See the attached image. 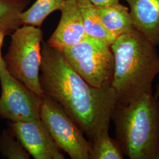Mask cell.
Wrapping results in <instances>:
<instances>
[{
    "mask_svg": "<svg viewBox=\"0 0 159 159\" xmlns=\"http://www.w3.org/2000/svg\"><path fill=\"white\" fill-rule=\"evenodd\" d=\"M42 40L39 27L24 25L12 33L10 45L3 57L10 74L40 97L44 96L39 79Z\"/></svg>",
    "mask_w": 159,
    "mask_h": 159,
    "instance_id": "obj_4",
    "label": "cell"
},
{
    "mask_svg": "<svg viewBox=\"0 0 159 159\" xmlns=\"http://www.w3.org/2000/svg\"><path fill=\"white\" fill-rule=\"evenodd\" d=\"M60 11V21L47 43L63 51L79 43L87 35L77 0H66Z\"/></svg>",
    "mask_w": 159,
    "mask_h": 159,
    "instance_id": "obj_9",
    "label": "cell"
},
{
    "mask_svg": "<svg viewBox=\"0 0 159 159\" xmlns=\"http://www.w3.org/2000/svg\"><path fill=\"white\" fill-rule=\"evenodd\" d=\"M62 52L70 66L89 84L99 88L111 86L114 59L111 46L87 35Z\"/></svg>",
    "mask_w": 159,
    "mask_h": 159,
    "instance_id": "obj_5",
    "label": "cell"
},
{
    "mask_svg": "<svg viewBox=\"0 0 159 159\" xmlns=\"http://www.w3.org/2000/svg\"><path fill=\"white\" fill-rule=\"evenodd\" d=\"M0 151L4 158L30 159V155L10 130L4 131L0 137Z\"/></svg>",
    "mask_w": 159,
    "mask_h": 159,
    "instance_id": "obj_16",
    "label": "cell"
},
{
    "mask_svg": "<svg viewBox=\"0 0 159 159\" xmlns=\"http://www.w3.org/2000/svg\"><path fill=\"white\" fill-rule=\"evenodd\" d=\"M157 93V94H159V89H158V90H157V93Z\"/></svg>",
    "mask_w": 159,
    "mask_h": 159,
    "instance_id": "obj_19",
    "label": "cell"
},
{
    "mask_svg": "<svg viewBox=\"0 0 159 159\" xmlns=\"http://www.w3.org/2000/svg\"><path fill=\"white\" fill-rule=\"evenodd\" d=\"M40 119L57 146L71 159H90L91 143L62 107L49 97H43Z\"/></svg>",
    "mask_w": 159,
    "mask_h": 159,
    "instance_id": "obj_6",
    "label": "cell"
},
{
    "mask_svg": "<svg viewBox=\"0 0 159 159\" xmlns=\"http://www.w3.org/2000/svg\"><path fill=\"white\" fill-rule=\"evenodd\" d=\"M10 130L35 159H64L61 150L41 119L11 122Z\"/></svg>",
    "mask_w": 159,
    "mask_h": 159,
    "instance_id": "obj_8",
    "label": "cell"
},
{
    "mask_svg": "<svg viewBox=\"0 0 159 159\" xmlns=\"http://www.w3.org/2000/svg\"><path fill=\"white\" fill-rule=\"evenodd\" d=\"M104 27L117 38L134 30L129 8L120 2L107 6H95Z\"/></svg>",
    "mask_w": 159,
    "mask_h": 159,
    "instance_id": "obj_11",
    "label": "cell"
},
{
    "mask_svg": "<svg viewBox=\"0 0 159 159\" xmlns=\"http://www.w3.org/2000/svg\"><path fill=\"white\" fill-rule=\"evenodd\" d=\"M30 0H0V29L11 35L24 25L21 15Z\"/></svg>",
    "mask_w": 159,
    "mask_h": 159,
    "instance_id": "obj_13",
    "label": "cell"
},
{
    "mask_svg": "<svg viewBox=\"0 0 159 159\" xmlns=\"http://www.w3.org/2000/svg\"><path fill=\"white\" fill-rule=\"evenodd\" d=\"M114 59L111 87L119 103L127 104L144 93H153L159 74L157 47L136 29L118 37L111 45Z\"/></svg>",
    "mask_w": 159,
    "mask_h": 159,
    "instance_id": "obj_2",
    "label": "cell"
},
{
    "mask_svg": "<svg viewBox=\"0 0 159 159\" xmlns=\"http://www.w3.org/2000/svg\"><path fill=\"white\" fill-rule=\"evenodd\" d=\"M6 35L5 32L2 30L0 29V61H1L3 59V58L1 56V47L3 44V41Z\"/></svg>",
    "mask_w": 159,
    "mask_h": 159,
    "instance_id": "obj_18",
    "label": "cell"
},
{
    "mask_svg": "<svg viewBox=\"0 0 159 159\" xmlns=\"http://www.w3.org/2000/svg\"><path fill=\"white\" fill-rule=\"evenodd\" d=\"M40 83L44 95L59 104L92 143L108 130L117 104L113 88L89 84L47 42L41 48Z\"/></svg>",
    "mask_w": 159,
    "mask_h": 159,
    "instance_id": "obj_1",
    "label": "cell"
},
{
    "mask_svg": "<svg viewBox=\"0 0 159 159\" xmlns=\"http://www.w3.org/2000/svg\"><path fill=\"white\" fill-rule=\"evenodd\" d=\"M144 93L127 104L117 102L112 120L116 140L130 159H159V100Z\"/></svg>",
    "mask_w": 159,
    "mask_h": 159,
    "instance_id": "obj_3",
    "label": "cell"
},
{
    "mask_svg": "<svg viewBox=\"0 0 159 159\" xmlns=\"http://www.w3.org/2000/svg\"><path fill=\"white\" fill-rule=\"evenodd\" d=\"M90 159H123V155L116 139L111 138L108 130L100 134L91 143Z\"/></svg>",
    "mask_w": 159,
    "mask_h": 159,
    "instance_id": "obj_15",
    "label": "cell"
},
{
    "mask_svg": "<svg viewBox=\"0 0 159 159\" xmlns=\"http://www.w3.org/2000/svg\"><path fill=\"white\" fill-rule=\"evenodd\" d=\"M66 0H37L29 10L21 13L24 25L40 27L47 17L56 10H60Z\"/></svg>",
    "mask_w": 159,
    "mask_h": 159,
    "instance_id": "obj_14",
    "label": "cell"
},
{
    "mask_svg": "<svg viewBox=\"0 0 159 159\" xmlns=\"http://www.w3.org/2000/svg\"><path fill=\"white\" fill-rule=\"evenodd\" d=\"M87 36L101 40L111 46L117 37L103 25L97 15L95 6L89 0H77Z\"/></svg>",
    "mask_w": 159,
    "mask_h": 159,
    "instance_id": "obj_12",
    "label": "cell"
},
{
    "mask_svg": "<svg viewBox=\"0 0 159 159\" xmlns=\"http://www.w3.org/2000/svg\"><path fill=\"white\" fill-rule=\"evenodd\" d=\"M94 6H107L120 2V0H89Z\"/></svg>",
    "mask_w": 159,
    "mask_h": 159,
    "instance_id": "obj_17",
    "label": "cell"
},
{
    "mask_svg": "<svg viewBox=\"0 0 159 159\" xmlns=\"http://www.w3.org/2000/svg\"><path fill=\"white\" fill-rule=\"evenodd\" d=\"M0 117L11 122L40 119L43 97L14 78L7 69L4 59L0 61Z\"/></svg>",
    "mask_w": 159,
    "mask_h": 159,
    "instance_id": "obj_7",
    "label": "cell"
},
{
    "mask_svg": "<svg viewBox=\"0 0 159 159\" xmlns=\"http://www.w3.org/2000/svg\"><path fill=\"white\" fill-rule=\"evenodd\" d=\"M129 5L134 29L159 46V0H124Z\"/></svg>",
    "mask_w": 159,
    "mask_h": 159,
    "instance_id": "obj_10",
    "label": "cell"
}]
</instances>
